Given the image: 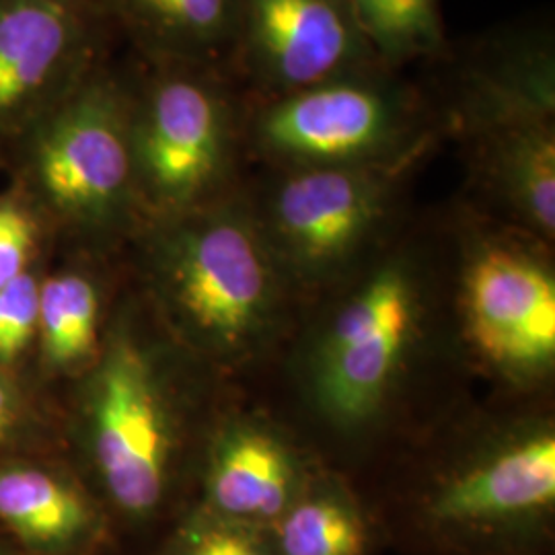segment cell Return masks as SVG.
<instances>
[{
  "label": "cell",
  "instance_id": "cell-5",
  "mask_svg": "<svg viewBox=\"0 0 555 555\" xmlns=\"http://www.w3.org/2000/svg\"><path fill=\"white\" fill-rule=\"evenodd\" d=\"M391 183L385 163L297 167L280 181L261 233L278 263L302 276H327L373 237Z\"/></svg>",
  "mask_w": 555,
  "mask_h": 555
},
{
  "label": "cell",
  "instance_id": "cell-21",
  "mask_svg": "<svg viewBox=\"0 0 555 555\" xmlns=\"http://www.w3.org/2000/svg\"><path fill=\"white\" fill-rule=\"evenodd\" d=\"M38 224L15 199L0 202V288L25 272L34 251Z\"/></svg>",
  "mask_w": 555,
  "mask_h": 555
},
{
  "label": "cell",
  "instance_id": "cell-22",
  "mask_svg": "<svg viewBox=\"0 0 555 555\" xmlns=\"http://www.w3.org/2000/svg\"><path fill=\"white\" fill-rule=\"evenodd\" d=\"M25 422V401L17 385L0 373V451L11 444Z\"/></svg>",
  "mask_w": 555,
  "mask_h": 555
},
{
  "label": "cell",
  "instance_id": "cell-18",
  "mask_svg": "<svg viewBox=\"0 0 555 555\" xmlns=\"http://www.w3.org/2000/svg\"><path fill=\"white\" fill-rule=\"evenodd\" d=\"M373 54L405 62L435 54L442 41L438 0H348Z\"/></svg>",
  "mask_w": 555,
  "mask_h": 555
},
{
  "label": "cell",
  "instance_id": "cell-15",
  "mask_svg": "<svg viewBox=\"0 0 555 555\" xmlns=\"http://www.w3.org/2000/svg\"><path fill=\"white\" fill-rule=\"evenodd\" d=\"M270 531L278 555H366L371 545L360 508L334 486H302Z\"/></svg>",
  "mask_w": 555,
  "mask_h": 555
},
{
  "label": "cell",
  "instance_id": "cell-17",
  "mask_svg": "<svg viewBox=\"0 0 555 555\" xmlns=\"http://www.w3.org/2000/svg\"><path fill=\"white\" fill-rule=\"evenodd\" d=\"M128 15L165 48L212 56L237 40L238 0H121Z\"/></svg>",
  "mask_w": 555,
  "mask_h": 555
},
{
  "label": "cell",
  "instance_id": "cell-12",
  "mask_svg": "<svg viewBox=\"0 0 555 555\" xmlns=\"http://www.w3.org/2000/svg\"><path fill=\"white\" fill-rule=\"evenodd\" d=\"M295 451L274 430L237 422L220 433L206 474L204 511L272 529L302 490Z\"/></svg>",
  "mask_w": 555,
  "mask_h": 555
},
{
  "label": "cell",
  "instance_id": "cell-11",
  "mask_svg": "<svg viewBox=\"0 0 555 555\" xmlns=\"http://www.w3.org/2000/svg\"><path fill=\"white\" fill-rule=\"evenodd\" d=\"M554 112V95L474 107L483 134V160L498 196L541 237L555 233Z\"/></svg>",
  "mask_w": 555,
  "mask_h": 555
},
{
  "label": "cell",
  "instance_id": "cell-13",
  "mask_svg": "<svg viewBox=\"0 0 555 555\" xmlns=\"http://www.w3.org/2000/svg\"><path fill=\"white\" fill-rule=\"evenodd\" d=\"M0 533L31 555H93L107 533V516L62 472L0 465Z\"/></svg>",
  "mask_w": 555,
  "mask_h": 555
},
{
  "label": "cell",
  "instance_id": "cell-8",
  "mask_svg": "<svg viewBox=\"0 0 555 555\" xmlns=\"http://www.w3.org/2000/svg\"><path fill=\"white\" fill-rule=\"evenodd\" d=\"M237 38L276 95L354 75L375 56L348 0H238Z\"/></svg>",
  "mask_w": 555,
  "mask_h": 555
},
{
  "label": "cell",
  "instance_id": "cell-3",
  "mask_svg": "<svg viewBox=\"0 0 555 555\" xmlns=\"http://www.w3.org/2000/svg\"><path fill=\"white\" fill-rule=\"evenodd\" d=\"M416 282L393 261L346 300L319 341L313 393L323 414L354 426L389 396L416 332Z\"/></svg>",
  "mask_w": 555,
  "mask_h": 555
},
{
  "label": "cell",
  "instance_id": "cell-14",
  "mask_svg": "<svg viewBox=\"0 0 555 555\" xmlns=\"http://www.w3.org/2000/svg\"><path fill=\"white\" fill-rule=\"evenodd\" d=\"M77 38L73 0H0V128L56 79Z\"/></svg>",
  "mask_w": 555,
  "mask_h": 555
},
{
  "label": "cell",
  "instance_id": "cell-6",
  "mask_svg": "<svg viewBox=\"0 0 555 555\" xmlns=\"http://www.w3.org/2000/svg\"><path fill=\"white\" fill-rule=\"evenodd\" d=\"M465 334L513 380L543 377L555 360V280L543 259L506 238L477 243L463 274Z\"/></svg>",
  "mask_w": 555,
  "mask_h": 555
},
{
  "label": "cell",
  "instance_id": "cell-7",
  "mask_svg": "<svg viewBox=\"0 0 555 555\" xmlns=\"http://www.w3.org/2000/svg\"><path fill=\"white\" fill-rule=\"evenodd\" d=\"M233 130V112L212 85L163 80L130 126L134 169L163 208L192 210L222 178Z\"/></svg>",
  "mask_w": 555,
  "mask_h": 555
},
{
  "label": "cell",
  "instance_id": "cell-4",
  "mask_svg": "<svg viewBox=\"0 0 555 555\" xmlns=\"http://www.w3.org/2000/svg\"><path fill=\"white\" fill-rule=\"evenodd\" d=\"M408 118L397 91L354 73L278 95L259 109L254 139L293 169L387 163Z\"/></svg>",
  "mask_w": 555,
  "mask_h": 555
},
{
  "label": "cell",
  "instance_id": "cell-2",
  "mask_svg": "<svg viewBox=\"0 0 555 555\" xmlns=\"http://www.w3.org/2000/svg\"><path fill=\"white\" fill-rule=\"evenodd\" d=\"M89 447L107 504L130 525L157 518L169 494L173 428L153 360L109 339L89 391Z\"/></svg>",
  "mask_w": 555,
  "mask_h": 555
},
{
  "label": "cell",
  "instance_id": "cell-1",
  "mask_svg": "<svg viewBox=\"0 0 555 555\" xmlns=\"http://www.w3.org/2000/svg\"><path fill=\"white\" fill-rule=\"evenodd\" d=\"M157 280L171 315L202 352L249 354L274 321L278 261L238 206L194 210L157 243Z\"/></svg>",
  "mask_w": 555,
  "mask_h": 555
},
{
  "label": "cell",
  "instance_id": "cell-16",
  "mask_svg": "<svg viewBox=\"0 0 555 555\" xmlns=\"http://www.w3.org/2000/svg\"><path fill=\"white\" fill-rule=\"evenodd\" d=\"M100 293L89 278L60 274L40 284L38 336L48 366L68 371L95 354Z\"/></svg>",
  "mask_w": 555,
  "mask_h": 555
},
{
  "label": "cell",
  "instance_id": "cell-19",
  "mask_svg": "<svg viewBox=\"0 0 555 555\" xmlns=\"http://www.w3.org/2000/svg\"><path fill=\"white\" fill-rule=\"evenodd\" d=\"M157 555H278L266 529L198 511L185 518Z\"/></svg>",
  "mask_w": 555,
  "mask_h": 555
},
{
  "label": "cell",
  "instance_id": "cell-20",
  "mask_svg": "<svg viewBox=\"0 0 555 555\" xmlns=\"http://www.w3.org/2000/svg\"><path fill=\"white\" fill-rule=\"evenodd\" d=\"M40 282L31 274L0 288V364L11 366L38 332Z\"/></svg>",
  "mask_w": 555,
  "mask_h": 555
},
{
  "label": "cell",
  "instance_id": "cell-10",
  "mask_svg": "<svg viewBox=\"0 0 555 555\" xmlns=\"http://www.w3.org/2000/svg\"><path fill=\"white\" fill-rule=\"evenodd\" d=\"M555 435L516 433L456 467L430 498L428 516L461 533L531 527L554 508Z\"/></svg>",
  "mask_w": 555,
  "mask_h": 555
},
{
  "label": "cell",
  "instance_id": "cell-9",
  "mask_svg": "<svg viewBox=\"0 0 555 555\" xmlns=\"http://www.w3.org/2000/svg\"><path fill=\"white\" fill-rule=\"evenodd\" d=\"M134 171L130 124L107 87H89L43 134L38 176L48 198L66 217L101 222L124 204Z\"/></svg>",
  "mask_w": 555,
  "mask_h": 555
},
{
  "label": "cell",
  "instance_id": "cell-23",
  "mask_svg": "<svg viewBox=\"0 0 555 555\" xmlns=\"http://www.w3.org/2000/svg\"><path fill=\"white\" fill-rule=\"evenodd\" d=\"M0 555H31L23 552L13 541H9L7 537L0 533Z\"/></svg>",
  "mask_w": 555,
  "mask_h": 555
}]
</instances>
